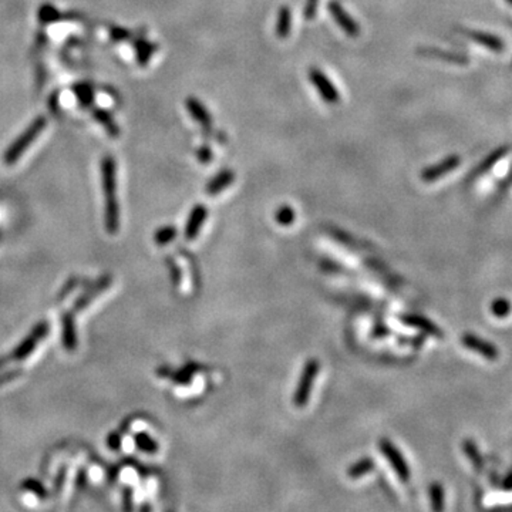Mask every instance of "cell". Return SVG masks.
Returning <instances> with one entry per match:
<instances>
[{"label": "cell", "mask_w": 512, "mask_h": 512, "mask_svg": "<svg viewBox=\"0 0 512 512\" xmlns=\"http://www.w3.org/2000/svg\"><path fill=\"white\" fill-rule=\"evenodd\" d=\"M103 188L106 194V228L110 234H115L120 225V212L115 195V162L110 157L103 161Z\"/></svg>", "instance_id": "6da1fadb"}, {"label": "cell", "mask_w": 512, "mask_h": 512, "mask_svg": "<svg viewBox=\"0 0 512 512\" xmlns=\"http://www.w3.org/2000/svg\"><path fill=\"white\" fill-rule=\"evenodd\" d=\"M319 371H320V363L316 359L306 360L301 377H299L296 390L293 393V404L296 407H305L309 403L313 384Z\"/></svg>", "instance_id": "7a4b0ae2"}, {"label": "cell", "mask_w": 512, "mask_h": 512, "mask_svg": "<svg viewBox=\"0 0 512 512\" xmlns=\"http://www.w3.org/2000/svg\"><path fill=\"white\" fill-rule=\"evenodd\" d=\"M45 127H46V120L43 117L33 121L27 130L6 151V154H5L6 164H15L19 159V157L27 150V147L37 138V136L43 131V128Z\"/></svg>", "instance_id": "3957f363"}, {"label": "cell", "mask_w": 512, "mask_h": 512, "mask_svg": "<svg viewBox=\"0 0 512 512\" xmlns=\"http://www.w3.org/2000/svg\"><path fill=\"white\" fill-rule=\"evenodd\" d=\"M378 447H380V451L384 455V458H386L390 462L392 468L394 469L396 476L403 483H408L410 477H411V471H410L408 464L404 460L401 451L387 439H381L380 443H378Z\"/></svg>", "instance_id": "277c9868"}, {"label": "cell", "mask_w": 512, "mask_h": 512, "mask_svg": "<svg viewBox=\"0 0 512 512\" xmlns=\"http://www.w3.org/2000/svg\"><path fill=\"white\" fill-rule=\"evenodd\" d=\"M309 80L315 85V89L320 94V97L327 104H337L340 100V94L336 89V85L330 81V78L318 67H311L309 70Z\"/></svg>", "instance_id": "5b68a950"}, {"label": "cell", "mask_w": 512, "mask_h": 512, "mask_svg": "<svg viewBox=\"0 0 512 512\" xmlns=\"http://www.w3.org/2000/svg\"><path fill=\"white\" fill-rule=\"evenodd\" d=\"M327 10L337 26L343 30L349 37H357L360 34L359 23L346 12L339 0H330L327 3Z\"/></svg>", "instance_id": "8992f818"}, {"label": "cell", "mask_w": 512, "mask_h": 512, "mask_svg": "<svg viewBox=\"0 0 512 512\" xmlns=\"http://www.w3.org/2000/svg\"><path fill=\"white\" fill-rule=\"evenodd\" d=\"M460 164H461V157L460 155H457V154L448 155L444 159H441L440 162L424 168L422 173H421V180L424 183H434L439 178L450 174L451 171H454L455 168L460 166Z\"/></svg>", "instance_id": "52a82bcc"}, {"label": "cell", "mask_w": 512, "mask_h": 512, "mask_svg": "<svg viewBox=\"0 0 512 512\" xmlns=\"http://www.w3.org/2000/svg\"><path fill=\"white\" fill-rule=\"evenodd\" d=\"M48 325H40L37 329H34V332L10 355V359L8 362H19L27 359L31 355V350L36 349V346L38 345V340L48 336Z\"/></svg>", "instance_id": "ba28073f"}, {"label": "cell", "mask_w": 512, "mask_h": 512, "mask_svg": "<svg viewBox=\"0 0 512 512\" xmlns=\"http://www.w3.org/2000/svg\"><path fill=\"white\" fill-rule=\"evenodd\" d=\"M206 217H208V209L202 204H198L191 209L185 225V238L188 241H194L198 236L204 222L206 221Z\"/></svg>", "instance_id": "9c48e42d"}, {"label": "cell", "mask_w": 512, "mask_h": 512, "mask_svg": "<svg viewBox=\"0 0 512 512\" xmlns=\"http://www.w3.org/2000/svg\"><path fill=\"white\" fill-rule=\"evenodd\" d=\"M464 33V36H467L468 38H471L476 43H480L481 46H484L488 50L492 52H502L504 50V41L490 33H484V31H477V30H469V29H462L461 30Z\"/></svg>", "instance_id": "30bf717a"}, {"label": "cell", "mask_w": 512, "mask_h": 512, "mask_svg": "<svg viewBox=\"0 0 512 512\" xmlns=\"http://www.w3.org/2000/svg\"><path fill=\"white\" fill-rule=\"evenodd\" d=\"M418 55H421L424 57H430V59H439L441 62H447V63H453V64H468L469 63V59L465 55L455 53V52H447V50H441V49H436V48H421V49H418Z\"/></svg>", "instance_id": "8fae6325"}, {"label": "cell", "mask_w": 512, "mask_h": 512, "mask_svg": "<svg viewBox=\"0 0 512 512\" xmlns=\"http://www.w3.org/2000/svg\"><path fill=\"white\" fill-rule=\"evenodd\" d=\"M462 345L474 352H478L480 355H483L487 359L494 360L498 357V352H497L495 346H492L491 343H487V341H484L473 334H465L462 337Z\"/></svg>", "instance_id": "7c38bea8"}, {"label": "cell", "mask_w": 512, "mask_h": 512, "mask_svg": "<svg viewBox=\"0 0 512 512\" xmlns=\"http://www.w3.org/2000/svg\"><path fill=\"white\" fill-rule=\"evenodd\" d=\"M400 322H403L407 326L420 329L424 333H429V334H433V336H443L441 330L433 322H430L429 319H425L424 316H420V315H413V313L401 315Z\"/></svg>", "instance_id": "4fadbf2b"}, {"label": "cell", "mask_w": 512, "mask_h": 512, "mask_svg": "<svg viewBox=\"0 0 512 512\" xmlns=\"http://www.w3.org/2000/svg\"><path fill=\"white\" fill-rule=\"evenodd\" d=\"M235 180V174L232 169H222L221 173H218L215 177H213L208 185H206V194L211 197H215L220 192H222L225 188H228Z\"/></svg>", "instance_id": "5bb4252c"}, {"label": "cell", "mask_w": 512, "mask_h": 512, "mask_svg": "<svg viewBox=\"0 0 512 512\" xmlns=\"http://www.w3.org/2000/svg\"><path fill=\"white\" fill-rule=\"evenodd\" d=\"M187 108L190 111V114L192 115V118L195 121H198L205 130H211V125H212V118H211V114L209 111L206 110V107L198 100V99H194V97H190L187 100Z\"/></svg>", "instance_id": "9a60e30c"}, {"label": "cell", "mask_w": 512, "mask_h": 512, "mask_svg": "<svg viewBox=\"0 0 512 512\" xmlns=\"http://www.w3.org/2000/svg\"><path fill=\"white\" fill-rule=\"evenodd\" d=\"M374 467H376V464H374V460L371 457L360 458L359 461H356L355 464H352L348 468V476L352 480H359L360 477L371 473L374 469Z\"/></svg>", "instance_id": "2e32d148"}, {"label": "cell", "mask_w": 512, "mask_h": 512, "mask_svg": "<svg viewBox=\"0 0 512 512\" xmlns=\"http://www.w3.org/2000/svg\"><path fill=\"white\" fill-rule=\"evenodd\" d=\"M292 27V13L289 6H282L279 9L278 15V23H276V34L279 38H286L290 33Z\"/></svg>", "instance_id": "e0dca14e"}, {"label": "cell", "mask_w": 512, "mask_h": 512, "mask_svg": "<svg viewBox=\"0 0 512 512\" xmlns=\"http://www.w3.org/2000/svg\"><path fill=\"white\" fill-rule=\"evenodd\" d=\"M506 152H508V147H501V148H498V150H495L494 152H491L476 169H474V173H473V177H477V176H481V174H484V173H487V171L492 166V165H495L497 162H498V159H501L504 155H506Z\"/></svg>", "instance_id": "ac0fdd59"}, {"label": "cell", "mask_w": 512, "mask_h": 512, "mask_svg": "<svg viewBox=\"0 0 512 512\" xmlns=\"http://www.w3.org/2000/svg\"><path fill=\"white\" fill-rule=\"evenodd\" d=\"M136 440V446L138 447V450H141L143 453H147V454H155L158 451V443L155 439H152L148 433L145 432H140L136 434L134 437Z\"/></svg>", "instance_id": "d6986e66"}, {"label": "cell", "mask_w": 512, "mask_h": 512, "mask_svg": "<svg viewBox=\"0 0 512 512\" xmlns=\"http://www.w3.org/2000/svg\"><path fill=\"white\" fill-rule=\"evenodd\" d=\"M294 220H296L294 209L289 205H282L275 212V221L282 227L292 225L294 222Z\"/></svg>", "instance_id": "ffe728a7"}, {"label": "cell", "mask_w": 512, "mask_h": 512, "mask_svg": "<svg viewBox=\"0 0 512 512\" xmlns=\"http://www.w3.org/2000/svg\"><path fill=\"white\" fill-rule=\"evenodd\" d=\"M429 495H430L433 509L441 511L444 508V490H443L441 484L433 483L429 488Z\"/></svg>", "instance_id": "44dd1931"}, {"label": "cell", "mask_w": 512, "mask_h": 512, "mask_svg": "<svg viewBox=\"0 0 512 512\" xmlns=\"http://www.w3.org/2000/svg\"><path fill=\"white\" fill-rule=\"evenodd\" d=\"M177 236V229L176 227H164L161 229H158L154 235V241L158 245H166L171 241H174V238Z\"/></svg>", "instance_id": "7402d4cb"}, {"label": "cell", "mask_w": 512, "mask_h": 512, "mask_svg": "<svg viewBox=\"0 0 512 512\" xmlns=\"http://www.w3.org/2000/svg\"><path fill=\"white\" fill-rule=\"evenodd\" d=\"M492 312L498 318H505L511 312V305L505 299H498L492 305Z\"/></svg>", "instance_id": "603a6c76"}, {"label": "cell", "mask_w": 512, "mask_h": 512, "mask_svg": "<svg viewBox=\"0 0 512 512\" xmlns=\"http://www.w3.org/2000/svg\"><path fill=\"white\" fill-rule=\"evenodd\" d=\"M318 6H319V0H306V5H305V10H304V15L306 19H313L316 16V12H318Z\"/></svg>", "instance_id": "cb8c5ba5"}, {"label": "cell", "mask_w": 512, "mask_h": 512, "mask_svg": "<svg viewBox=\"0 0 512 512\" xmlns=\"http://www.w3.org/2000/svg\"><path fill=\"white\" fill-rule=\"evenodd\" d=\"M197 155H198V158H199V161H201L202 164H209V162H211V159H212V151H211V148H209L208 145H202V147H199V150H198Z\"/></svg>", "instance_id": "d4e9b609"}, {"label": "cell", "mask_w": 512, "mask_h": 512, "mask_svg": "<svg viewBox=\"0 0 512 512\" xmlns=\"http://www.w3.org/2000/svg\"><path fill=\"white\" fill-rule=\"evenodd\" d=\"M508 2H509V3H512V0H508Z\"/></svg>", "instance_id": "484cf974"}]
</instances>
